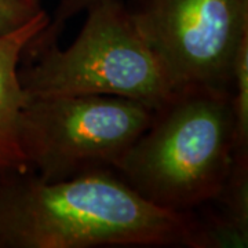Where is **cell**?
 I'll return each mask as SVG.
<instances>
[{"mask_svg":"<svg viewBox=\"0 0 248 248\" xmlns=\"http://www.w3.org/2000/svg\"><path fill=\"white\" fill-rule=\"evenodd\" d=\"M234 142L232 89L178 90L155 110L115 171L146 202L190 213L222 192Z\"/></svg>","mask_w":248,"mask_h":248,"instance_id":"2","label":"cell"},{"mask_svg":"<svg viewBox=\"0 0 248 248\" xmlns=\"http://www.w3.org/2000/svg\"><path fill=\"white\" fill-rule=\"evenodd\" d=\"M234 151L248 149V35L241 40L233 66Z\"/></svg>","mask_w":248,"mask_h":248,"instance_id":"7","label":"cell"},{"mask_svg":"<svg viewBox=\"0 0 248 248\" xmlns=\"http://www.w3.org/2000/svg\"><path fill=\"white\" fill-rule=\"evenodd\" d=\"M50 22L42 9L24 25L0 33V178L31 171L19 141V120L25 94L19 80V62L29 43Z\"/></svg>","mask_w":248,"mask_h":248,"instance_id":"6","label":"cell"},{"mask_svg":"<svg viewBox=\"0 0 248 248\" xmlns=\"http://www.w3.org/2000/svg\"><path fill=\"white\" fill-rule=\"evenodd\" d=\"M18 3H22V4H25L27 7L32 10H40V0H16Z\"/></svg>","mask_w":248,"mask_h":248,"instance_id":"10","label":"cell"},{"mask_svg":"<svg viewBox=\"0 0 248 248\" xmlns=\"http://www.w3.org/2000/svg\"><path fill=\"white\" fill-rule=\"evenodd\" d=\"M108 1H119V0H60L58 6L54 11V17H50L48 25L29 43L25 53H33L46 46L57 43L58 37L69 19L76 17L78 14L89 11L90 9L95 7L98 4L108 3Z\"/></svg>","mask_w":248,"mask_h":248,"instance_id":"8","label":"cell"},{"mask_svg":"<svg viewBox=\"0 0 248 248\" xmlns=\"http://www.w3.org/2000/svg\"><path fill=\"white\" fill-rule=\"evenodd\" d=\"M40 10L29 9L16 0H0V33L24 25Z\"/></svg>","mask_w":248,"mask_h":248,"instance_id":"9","label":"cell"},{"mask_svg":"<svg viewBox=\"0 0 248 248\" xmlns=\"http://www.w3.org/2000/svg\"><path fill=\"white\" fill-rule=\"evenodd\" d=\"M130 11L174 91L232 89L248 0H142Z\"/></svg>","mask_w":248,"mask_h":248,"instance_id":"5","label":"cell"},{"mask_svg":"<svg viewBox=\"0 0 248 248\" xmlns=\"http://www.w3.org/2000/svg\"><path fill=\"white\" fill-rule=\"evenodd\" d=\"M94 247L199 248L197 218L146 202L115 170L0 178V248Z\"/></svg>","mask_w":248,"mask_h":248,"instance_id":"1","label":"cell"},{"mask_svg":"<svg viewBox=\"0 0 248 248\" xmlns=\"http://www.w3.org/2000/svg\"><path fill=\"white\" fill-rule=\"evenodd\" d=\"M68 48L57 43L31 55L19 80L27 99L69 95H116L152 109L164 105L174 89L161 62L122 0L90 9Z\"/></svg>","mask_w":248,"mask_h":248,"instance_id":"3","label":"cell"},{"mask_svg":"<svg viewBox=\"0 0 248 248\" xmlns=\"http://www.w3.org/2000/svg\"><path fill=\"white\" fill-rule=\"evenodd\" d=\"M155 109L116 95L27 99L19 141L27 164L45 181H61L119 161L153 119Z\"/></svg>","mask_w":248,"mask_h":248,"instance_id":"4","label":"cell"}]
</instances>
